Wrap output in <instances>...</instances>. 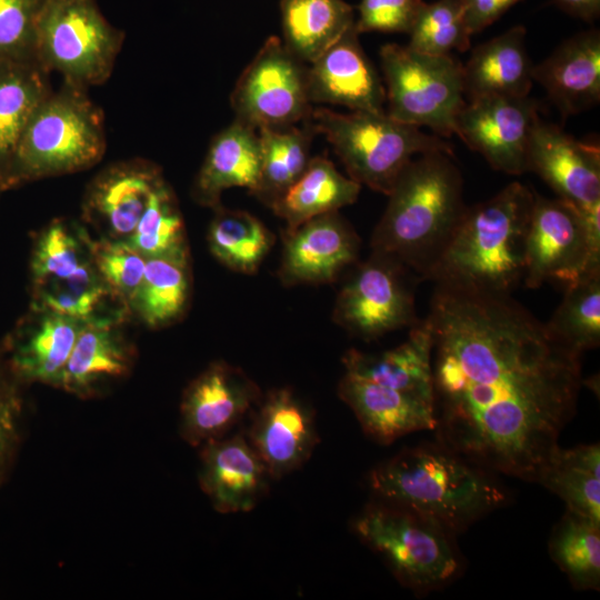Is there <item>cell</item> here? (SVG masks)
<instances>
[{"label": "cell", "mask_w": 600, "mask_h": 600, "mask_svg": "<svg viewBox=\"0 0 600 600\" xmlns=\"http://www.w3.org/2000/svg\"><path fill=\"white\" fill-rule=\"evenodd\" d=\"M230 101L236 120L254 129L303 122L312 110L308 68L271 36L240 74Z\"/></svg>", "instance_id": "cell-12"}, {"label": "cell", "mask_w": 600, "mask_h": 600, "mask_svg": "<svg viewBox=\"0 0 600 600\" xmlns=\"http://www.w3.org/2000/svg\"><path fill=\"white\" fill-rule=\"evenodd\" d=\"M600 269V203L579 208L536 193L524 253L523 284L549 281L564 288Z\"/></svg>", "instance_id": "cell-9"}, {"label": "cell", "mask_w": 600, "mask_h": 600, "mask_svg": "<svg viewBox=\"0 0 600 600\" xmlns=\"http://www.w3.org/2000/svg\"><path fill=\"white\" fill-rule=\"evenodd\" d=\"M533 81L563 117L586 111L600 101V32L582 31L563 41L533 66Z\"/></svg>", "instance_id": "cell-22"}, {"label": "cell", "mask_w": 600, "mask_h": 600, "mask_svg": "<svg viewBox=\"0 0 600 600\" xmlns=\"http://www.w3.org/2000/svg\"><path fill=\"white\" fill-rule=\"evenodd\" d=\"M379 500L408 509L457 536L503 506L496 473L437 443L407 448L369 477Z\"/></svg>", "instance_id": "cell-2"}, {"label": "cell", "mask_w": 600, "mask_h": 600, "mask_svg": "<svg viewBox=\"0 0 600 600\" xmlns=\"http://www.w3.org/2000/svg\"><path fill=\"white\" fill-rule=\"evenodd\" d=\"M549 552L574 588L599 589L600 523L567 511L551 533Z\"/></svg>", "instance_id": "cell-35"}, {"label": "cell", "mask_w": 600, "mask_h": 600, "mask_svg": "<svg viewBox=\"0 0 600 600\" xmlns=\"http://www.w3.org/2000/svg\"><path fill=\"white\" fill-rule=\"evenodd\" d=\"M539 119L537 102L527 97L469 100L457 116L454 134L497 171L528 172V148Z\"/></svg>", "instance_id": "cell-13"}, {"label": "cell", "mask_w": 600, "mask_h": 600, "mask_svg": "<svg viewBox=\"0 0 600 600\" xmlns=\"http://www.w3.org/2000/svg\"><path fill=\"white\" fill-rule=\"evenodd\" d=\"M258 384L239 367L210 363L186 388L180 433L192 447L220 439L261 399Z\"/></svg>", "instance_id": "cell-14"}, {"label": "cell", "mask_w": 600, "mask_h": 600, "mask_svg": "<svg viewBox=\"0 0 600 600\" xmlns=\"http://www.w3.org/2000/svg\"><path fill=\"white\" fill-rule=\"evenodd\" d=\"M407 44L432 56L464 52L470 48L471 34L464 19L463 0H437L426 3L420 11Z\"/></svg>", "instance_id": "cell-39"}, {"label": "cell", "mask_w": 600, "mask_h": 600, "mask_svg": "<svg viewBox=\"0 0 600 600\" xmlns=\"http://www.w3.org/2000/svg\"><path fill=\"white\" fill-rule=\"evenodd\" d=\"M538 483L563 500L567 511L600 523V446H559L539 471Z\"/></svg>", "instance_id": "cell-30"}, {"label": "cell", "mask_w": 600, "mask_h": 600, "mask_svg": "<svg viewBox=\"0 0 600 600\" xmlns=\"http://www.w3.org/2000/svg\"><path fill=\"white\" fill-rule=\"evenodd\" d=\"M208 231L213 257L232 271L251 274L274 243V236L254 216L243 210L214 208Z\"/></svg>", "instance_id": "cell-32"}, {"label": "cell", "mask_w": 600, "mask_h": 600, "mask_svg": "<svg viewBox=\"0 0 600 600\" xmlns=\"http://www.w3.org/2000/svg\"><path fill=\"white\" fill-rule=\"evenodd\" d=\"M371 236L372 252L393 258L426 280L467 206L453 153L414 157L388 194Z\"/></svg>", "instance_id": "cell-4"}, {"label": "cell", "mask_w": 600, "mask_h": 600, "mask_svg": "<svg viewBox=\"0 0 600 600\" xmlns=\"http://www.w3.org/2000/svg\"><path fill=\"white\" fill-rule=\"evenodd\" d=\"M120 39L93 0H43L37 19L36 58L76 83L110 73Z\"/></svg>", "instance_id": "cell-10"}, {"label": "cell", "mask_w": 600, "mask_h": 600, "mask_svg": "<svg viewBox=\"0 0 600 600\" xmlns=\"http://www.w3.org/2000/svg\"><path fill=\"white\" fill-rule=\"evenodd\" d=\"M144 258H188L182 216L173 193L161 181L127 240Z\"/></svg>", "instance_id": "cell-38"}, {"label": "cell", "mask_w": 600, "mask_h": 600, "mask_svg": "<svg viewBox=\"0 0 600 600\" xmlns=\"http://www.w3.org/2000/svg\"><path fill=\"white\" fill-rule=\"evenodd\" d=\"M16 382L0 360V484L12 466L21 439L22 402Z\"/></svg>", "instance_id": "cell-43"}, {"label": "cell", "mask_w": 600, "mask_h": 600, "mask_svg": "<svg viewBox=\"0 0 600 600\" xmlns=\"http://www.w3.org/2000/svg\"><path fill=\"white\" fill-rule=\"evenodd\" d=\"M256 407L247 439L278 480L306 463L318 444L314 416L290 388L270 390Z\"/></svg>", "instance_id": "cell-15"}, {"label": "cell", "mask_w": 600, "mask_h": 600, "mask_svg": "<svg viewBox=\"0 0 600 600\" xmlns=\"http://www.w3.org/2000/svg\"><path fill=\"white\" fill-rule=\"evenodd\" d=\"M89 248L103 281L130 307L142 281L147 258L127 240L89 238Z\"/></svg>", "instance_id": "cell-40"}, {"label": "cell", "mask_w": 600, "mask_h": 600, "mask_svg": "<svg viewBox=\"0 0 600 600\" xmlns=\"http://www.w3.org/2000/svg\"><path fill=\"white\" fill-rule=\"evenodd\" d=\"M283 242L278 276L286 286L331 283L360 251L357 232L338 211L284 231Z\"/></svg>", "instance_id": "cell-16"}, {"label": "cell", "mask_w": 600, "mask_h": 600, "mask_svg": "<svg viewBox=\"0 0 600 600\" xmlns=\"http://www.w3.org/2000/svg\"><path fill=\"white\" fill-rule=\"evenodd\" d=\"M256 130L234 120L212 139L194 183V196L200 203L216 208L222 192L233 187L257 192L261 146Z\"/></svg>", "instance_id": "cell-26"}, {"label": "cell", "mask_w": 600, "mask_h": 600, "mask_svg": "<svg viewBox=\"0 0 600 600\" xmlns=\"http://www.w3.org/2000/svg\"><path fill=\"white\" fill-rule=\"evenodd\" d=\"M424 4L423 0H361L356 30L409 34Z\"/></svg>", "instance_id": "cell-42"}, {"label": "cell", "mask_w": 600, "mask_h": 600, "mask_svg": "<svg viewBox=\"0 0 600 600\" xmlns=\"http://www.w3.org/2000/svg\"><path fill=\"white\" fill-rule=\"evenodd\" d=\"M92 264L86 231L54 221L40 232L33 246L30 262L32 286L69 279Z\"/></svg>", "instance_id": "cell-37"}, {"label": "cell", "mask_w": 600, "mask_h": 600, "mask_svg": "<svg viewBox=\"0 0 600 600\" xmlns=\"http://www.w3.org/2000/svg\"><path fill=\"white\" fill-rule=\"evenodd\" d=\"M432 330L428 318L410 328L398 347L369 353L348 350L342 358L344 372L376 384L434 401L432 376Z\"/></svg>", "instance_id": "cell-23"}, {"label": "cell", "mask_w": 600, "mask_h": 600, "mask_svg": "<svg viewBox=\"0 0 600 600\" xmlns=\"http://www.w3.org/2000/svg\"><path fill=\"white\" fill-rule=\"evenodd\" d=\"M43 0H0V60L33 62Z\"/></svg>", "instance_id": "cell-41"}, {"label": "cell", "mask_w": 600, "mask_h": 600, "mask_svg": "<svg viewBox=\"0 0 600 600\" xmlns=\"http://www.w3.org/2000/svg\"><path fill=\"white\" fill-rule=\"evenodd\" d=\"M427 318L438 442L536 482L576 412L581 354L511 296L436 287Z\"/></svg>", "instance_id": "cell-1"}, {"label": "cell", "mask_w": 600, "mask_h": 600, "mask_svg": "<svg viewBox=\"0 0 600 600\" xmlns=\"http://www.w3.org/2000/svg\"><path fill=\"white\" fill-rule=\"evenodd\" d=\"M522 0H463L464 19L471 36L481 32Z\"/></svg>", "instance_id": "cell-44"}, {"label": "cell", "mask_w": 600, "mask_h": 600, "mask_svg": "<svg viewBox=\"0 0 600 600\" xmlns=\"http://www.w3.org/2000/svg\"><path fill=\"white\" fill-rule=\"evenodd\" d=\"M361 186L340 173L324 157L310 159L303 173L270 208L291 231L316 217L336 212L358 199Z\"/></svg>", "instance_id": "cell-28"}, {"label": "cell", "mask_w": 600, "mask_h": 600, "mask_svg": "<svg viewBox=\"0 0 600 600\" xmlns=\"http://www.w3.org/2000/svg\"><path fill=\"white\" fill-rule=\"evenodd\" d=\"M272 480L267 467L242 434L222 437L202 446L199 483L221 513L254 509Z\"/></svg>", "instance_id": "cell-19"}, {"label": "cell", "mask_w": 600, "mask_h": 600, "mask_svg": "<svg viewBox=\"0 0 600 600\" xmlns=\"http://www.w3.org/2000/svg\"><path fill=\"white\" fill-rule=\"evenodd\" d=\"M49 96L33 62L0 60V186H6L10 167L31 117Z\"/></svg>", "instance_id": "cell-31"}, {"label": "cell", "mask_w": 600, "mask_h": 600, "mask_svg": "<svg viewBox=\"0 0 600 600\" xmlns=\"http://www.w3.org/2000/svg\"><path fill=\"white\" fill-rule=\"evenodd\" d=\"M354 24L308 68L311 103H330L350 111L383 112L386 89L364 53Z\"/></svg>", "instance_id": "cell-18"}, {"label": "cell", "mask_w": 600, "mask_h": 600, "mask_svg": "<svg viewBox=\"0 0 600 600\" xmlns=\"http://www.w3.org/2000/svg\"><path fill=\"white\" fill-rule=\"evenodd\" d=\"M302 123L326 137L349 178L387 196L414 157L434 151L453 153L452 144L443 138L400 122L386 111L339 113L312 108Z\"/></svg>", "instance_id": "cell-5"}, {"label": "cell", "mask_w": 600, "mask_h": 600, "mask_svg": "<svg viewBox=\"0 0 600 600\" xmlns=\"http://www.w3.org/2000/svg\"><path fill=\"white\" fill-rule=\"evenodd\" d=\"M353 531L417 593L438 590L461 572L456 536L402 507L372 502L354 519Z\"/></svg>", "instance_id": "cell-6"}, {"label": "cell", "mask_w": 600, "mask_h": 600, "mask_svg": "<svg viewBox=\"0 0 600 600\" xmlns=\"http://www.w3.org/2000/svg\"><path fill=\"white\" fill-rule=\"evenodd\" d=\"M528 171L537 173L560 199L579 208L600 203V149L537 120L529 141Z\"/></svg>", "instance_id": "cell-17"}, {"label": "cell", "mask_w": 600, "mask_h": 600, "mask_svg": "<svg viewBox=\"0 0 600 600\" xmlns=\"http://www.w3.org/2000/svg\"><path fill=\"white\" fill-rule=\"evenodd\" d=\"M534 196L514 181L467 207L426 280L451 290L511 296L523 281Z\"/></svg>", "instance_id": "cell-3"}, {"label": "cell", "mask_w": 600, "mask_h": 600, "mask_svg": "<svg viewBox=\"0 0 600 600\" xmlns=\"http://www.w3.org/2000/svg\"><path fill=\"white\" fill-rule=\"evenodd\" d=\"M161 181L156 168L147 164L111 167L93 181L87 210L104 227L109 239L128 240Z\"/></svg>", "instance_id": "cell-27"}, {"label": "cell", "mask_w": 600, "mask_h": 600, "mask_svg": "<svg viewBox=\"0 0 600 600\" xmlns=\"http://www.w3.org/2000/svg\"><path fill=\"white\" fill-rule=\"evenodd\" d=\"M189 294L188 258H149L130 307L149 327H164L182 316Z\"/></svg>", "instance_id": "cell-33"}, {"label": "cell", "mask_w": 600, "mask_h": 600, "mask_svg": "<svg viewBox=\"0 0 600 600\" xmlns=\"http://www.w3.org/2000/svg\"><path fill=\"white\" fill-rule=\"evenodd\" d=\"M103 151L102 121L93 106L76 90L49 94L21 136L6 184L86 169Z\"/></svg>", "instance_id": "cell-7"}, {"label": "cell", "mask_w": 600, "mask_h": 600, "mask_svg": "<svg viewBox=\"0 0 600 600\" xmlns=\"http://www.w3.org/2000/svg\"><path fill=\"white\" fill-rule=\"evenodd\" d=\"M546 326L556 338L579 354L599 347L600 269L566 288L561 303Z\"/></svg>", "instance_id": "cell-36"}, {"label": "cell", "mask_w": 600, "mask_h": 600, "mask_svg": "<svg viewBox=\"0 0 600 600\" xmlns=\"http://www.w3.org/2000/svg\"><path fill=\"white\" fill-rule=\"evenodd\" d=\"M338 396L352 410L364 433L381 444L412 432L434 430L437 424L433 400L346 372L339 381Z\"/></svg>", "instance_id": "cell-21"}, {"label": "cell", "mask_w": 600, "mask_h": 600, "mask_svg": "<svg viewBox=\"0 0 600 600\" xmlns=\"http://www.w3.org/2000/svg\"><path fill=\"white\" fill-rule=\"evenodd\" d=\"M84 321L32 306L6 342V367L21 382L58 388Z\"/></svg>", "instance_id": "cell-20"}, {"label": "cell", "mask_w": 600, "mask_h": 600, "mask_svg": "<svg viewBox=\"0 0 600 600\" xmlns=\"http://www.w3.org/2000/svg\"><path fill=\"white\" fill-rule=\"evenodd\" d=\"M407 267L388 256L372 252L358 264L340 289L333 321L349 334L371 341L414 326V280Z\"/></svg>", "instance_id": "cell-11"}, {"label": "cell", "mask_w": 600, "mask_h": 600, "mask_svg": "<svg viewBox=\"0 0 600 600\" xmlns=\"http://www.w3.org/2000/svg\"><path fill=\"white\" fill-rule=\"evenodd\" d=\"M258 134L261 176L254 196L270 207L306 170L314 132L303 123L302 128H261Z\"/></svg>", "instance_id": "cell-34"}, {"label": "cell", "mask_w": 600, "mask_h": 600, "mask_svg": "<svg viewBox=\"0 0 600 600\" xmlns=\"http://www.w3.org/2000/svg\"><path fill=\"white\" fill-rule=\"evenodd\" d=\"M117 324H82L58 388L82 399L92 398L129 373L133 352Z\"/></svg>", "instance_id": "cell-25"}, {"label": "cell", "mask_w": 600, "mask_h": 600, "mask_svg": "<svg viewBox=\"0 0 600 600\" xmlns=\"http://www.w3.org/2000/svg\"><path fill=\"white\" fill-rule=\"evenodd\" d=\"M386 82V112L441 138L454 134L458 113L466 104L462 64L451 54L432 56L408 46L388 43L380 49Z\"/></svg>", "instance_id": "cell-8"}, {"label": "cell", "mask_w": 600, "mask_h": 600, "mask_svg": "<svg viewBox=\"0 0 600 600\" xmlns=\"http://www.w3.org/2000/svg\"><path fill=\"white\" fill-rule=\"evenodd\" d=\"M283 43L302 62L311 63L353 24L343 0H281Z\"/></svg>", "instance_id": "cell-29"}, {"label": "cell", "mask_w": 600, "mask_h": 600, "mask_svg": "<svg viewBox=\"0 0 600 600\" xmlns=\"http://www.w3.org/2000/svg\"><path fill=\"white\" fill-rule=\"evenodd\" d=\"M1 187V186H0Z\"/></svg>", "instance_id": "cell-46"}, {"label": "cell", "mask_w": 600, "mask_h": 600, "mask_svg": "<svg viewBox=\"0 0 600 600\" xmlns=\"http://www.w3.org/2000/svg\"><path fill=\"white\" fill-rule=\"evenodd\" d=\"M523 26H514L476 47L462 66L464 96L527 97L533 84Z\"/></svg>", "instance_id": "cell-24"}, {"label": "cell", "mask_w": 600, "mask_h": 600, "mask_svg": "<svg viewBox=\"0 0 600 600\" xmlns=\"http://www.w3.org/2000/svg\"><path fill=\"white\" fill-rule=\"evenodd\" d=\"M553 2L567 13L584 21H593L600 14V0H553Z\"/></svg>", "instance_id": "cell-45"}]
</instances>
